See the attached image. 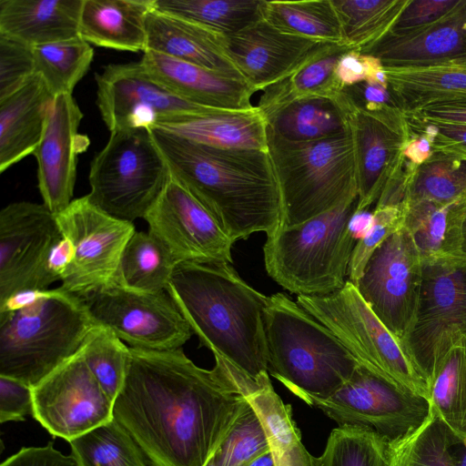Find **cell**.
I'll use <instances>...</instances> for the list:
<instances>
[{
	"label": "cell",
	"instance_id": "6da1fadb",
	"mask_svg": "<svg viewBox=\"0 0 466 466\" xmlns=\"http://www.w3.org/2000/svg\"><path fill=\"white\" fill-rule=\"evenodd\" d=\"M247 403L237 379L219 360L206 370L182 349L130 347L114 419L151 466H205Z\"/></svg>",
	"mask_w": 466,
	"mask_h": 466
},
{
	"label": "cell",
	"instance_id": "7a4b0ae2",
	"mask_svg": "<svg viewBox=\"0 0 466 466\" xmlns=\"http://www.w3.org/2000/svg\"><path fill=\"white\" fill-rule=\"evenodd\" d=\"M170 173L215 217L233 243L280 226L281 198L268 151L220 149L151 129Z\"/></svg>",
	"mask_w": 466,
	"mask_h": 466
},
{
	"label": "cell",
	"instance_id": "3957f363",
	"mask_svg": "<svg viewBox=\"0 0 466 466\" xmlns=\"http://www.w3.org/2000/svg\"><path fill=\"white\" fill-rule=\"evenodd\" d=\"M167 290L215 360L255 382L268 374V296L242 279L231 263H178Z\"/></svg>",
	"mask_w": 466,
	"mask_h": 466
},
{
	"label": "cell",
	"instance_id": "277c9868",
	"mask_svg": "<svg viewBox=\"0 0 466 466\" xmlns=\"http://www.w3.org/2000/svg\"><path fill=\"white\" fill-rule=\"evenodd\" d=\"M95 325L60 288L25 291L0 305V376L34 387L80 349Z\"/></svg>",
	"mask_w": 466,
	"mask_h": 466
},
{
	"label": "cell",
	"instance_id": "5b68a950",
	"mask_svg": "<svg viewBox=\"0 0 466 466\" xmlns=\"http://www.w3.org/2000/svg\"><path fill=\"white\" fill-rule=\"evenodd\" d=\"M265 331L268 372L307 404L335 392L360 366L327 327L284 293L268 297Z\"/></svg>",
	"mask_w": 466,
	"mask_h": 466
},
{
	"label": "cell",
	"instance_id": "8992f818",
	"mask_svg": "<svg viewBox=\"0 0 466 466\" xmlns=\"http://www.w3.org/2000/svg\"><path fill=\"white\" fill-rule=\"evenodd\" d=\"M358 197L291 228H279L263 247L268 275L298 296L321 297L344 287L359 238L352 228Z\"/></svg>",
	"mask_w": 466,
	"mask_h": 466
},
{
	"label": "cell",
	"instance_id": "52a82bcc",
	"mask_svg": "<svg viewBox=\"0 0 466 466\" xmlns=\"http://www.w3.org/2000/svg\"><path fill=\"white\" fill-rule=\"evenodd\" d=\"M268 151L280 192V228L298 227L358 197L350 128L310 142H291L268 134Z\"/></svg>",
	"mask_w": 466,
	"mask_h": 466
},
{
	"label": "cell",
	"instance_id": "ba28073f",
	"mask_svg": "<svg viewBox=\"0 0 466 466\" xmlns=\"http://www.w3.org/2000/svg\"><path fill=\"white\" fill-rule=\"evenodd\" d=\"M297 302L337 337L360 367L429 400L428 376L409 344L381 322L351 282L330 295L297 296Z\"/></svg>",
	"mask_w": 466,
	"mask_h": 466
},
{
	"label": "cell",
	"instance_id": "9c48e42d",
	"mask_svg": "<svg viewBox=\"0 0 466 466\" xmlns=\"http://www.w3.org/2000/svg\"><path fill=\"white\" fill-rule=\"evenodd\" d=\"M169 175L150 128L112 131L91 162L87 197L107 215L133 223L145 218Z\"/></svg>",
	"mask_w": 466,
	"mask_h": 466
},
{
	"label": "cell",
	"instance_id": "30bf717a",
	"mask_svg": "<svg viewBox=\"0 0 466 466\" xmlns=\"http://www.w3.org/2000/svg\"><path fill=\"white\" fill-rule=\"evenodd\" d=\"M78 298L95 324L131 348L177 350L193 333L167 290L141 292L116 281Z\"/></svg>",
	"mask_w": 466,
	"mask_h": 466
},
{
	"label": "cell",
	"instance_id": "8fae6325",
	"mask_svg": "<svg viewBox=\"0 0 466 466\" xmlns=\"http://www.w3.org/2000/svg\"><path fill=\"white\" fill-rule=\"evenodd\" d=\"M56 216L73 248L59 288L79 297L116 282L124 249L136 232L134 224L100 210L87 195L73 199Z\"/></svg>",
	"mask_w": 466,
	"mask_h": 466
},
{
	"label": "cell",
	"instance_id": "7c38bea8",
	"mask_svg": "<svg viewBox=\"0 0 466 466\" xmlns=\"http://www.w3.org/2000/svg\"><path fill=\"white\" fill-rule=\"evenodd\" d=\"M422 279V256L404 226L373 252L355 287L381 322L409 344Z\"/></svg>",
	"mask_w": 466,
	"mask_h": 466
},
{
	"label": "cell",
	"instance_id": "4fadbf2b",
	"mask_svg": "<svg viewBox=\"0 0 466 466\" xmlns=\"http://www.w3.org/2000/svg\"><path fill=\"white\" fill-rule=\"evenodd\" d=\"M315 406L340 425L369 429L389 442L418 429L431 404L425 398L404 392L359 366L351 378L325 398H312Z\"/></svg>",
	"mask_w": 466,
	"mask_h": 466
},
{
	"label": "cell",
	"instance_id": "5bb4252c",
	"mask_svg": "<svg viewBox=\"0 0 466 466\" xmlns=\"http://www.w3.org/2000/svg\"><path fill=\"white\" fill-rule=\"evenodd\" d=\"M63 238L43 203L14 202L0 211V305L25 291H42L47 260Z\"/></svg>",
	"mask_w": 466,
	"mask_h": 466
},
{
	"label": "cell",
	"instance_id": "9a60e30c",
	"mask_svg": "<svg viewBox=\"0 0 466 466\" xmlns=\"http://www.w3.org/2000/svg\"><path fill=\"white\" fill-rule=\"evenodd\" d=\"M33 417L68 442L114 419V401L80 351L32 387Z\"/></svg>",
	"mask_w": 466,
	"mask_h": 466
},
{
	"label": "cell",
	"instance_id": "2e32d148",
	"mask_svg": "<svg viewBox=\"0 0 466 466\" xmlns=\"http://www.w3.org/2000/svg\"><path fill=\"white\" fill-rule=\"evenodd\" d=\"M96 105L110 132L152 128L178 116L217 110L187 101L155 80L141 62L111 64L96 75Z\"/></svg>",
	"mask_w": 466,
	"mask_h": 466
},
{
	"label": "cell",
	"instance_id": "e0dca14e",
	"mask_svg": "<svg viewBox=\"0 0 466 466\" xmlns=\"http://www.w3.org/2000/svg\"><path fill=\"white\" fill-rule=\"evenodd\" d=\"M144 219L148 231L182 262L232 263L234 244L208 209L171 173Z\"/></svg>",
	"mask_w": 466,
	"mask_h": 466
},
{
	"label": "cell",
	"instance_id": "ac0fdd59",
	"mask_svg": "<svg viewBox=\"0 0 466 466\" xmlns=\"http://www.w3.org/2000/svg\"><path fill=\"white\" fill-rule=\"evenodd\" d=\"M82 118L83 113L72 95L55 96L42 138L33 153L43 204L55 215L73 201L77 156L89 145L88 137L78 132Z\"/></svg>",
	"mask_w": 466,
	"mask_h": 466
},
{
	"label": "cell",
	"instance_id": "d6986e66",
	"mask_svg": "<svg viewBox=\"0 0 466 466\" xmlns=\"http://www.w3.org/2000/svg\"><path fill=\"white\" fill-rule=\"evenodd\" d=\"M327 45L281 31L264 18L225 35L228 56L256 92L283 80Z\"/></svg>",
	"mask_w": 466,
	"mask_h": 466
},
{
	"label": "cell",
	"instance_id": "ffe728a7",
	"mask_svg": "<svg viewBox=\"0 0 466 466\" xmlns=\"http://www.w3.org/2000/svg\"><path fill=\"white\" fill-rule=\"evenodd\" d=\"M350 126L358 180L357 214L378 201L388 181L401 168L410 134L404 115L382 117L354 109Z\"/></svg>",
	"mask_w": 466,
	"mask_h": 466
},
{
	"label": "cell",
	"instance_id": "44dd1931",
	"mask_svg": "<svg viewBox=\"0 0 466 466\" xmlns=\"http://www.w3.org/2000/svg\"><path fill=\"white\" fill-rule=\"evenodd\" d=\"M452 327L466 333V272L444 258L423 261L419 312L409 346L427 376L438 337Z\"/></svg>",
	"mask_w": 466,
	"mask_h": 466
},
{
	"label": "cell",
	"instance_id": "7402d4cb",
	"mask_svg": "<svg viewBox=\"0 0 466 466\" xmlns=\"http://www.w3.org/2000/svg\"><path fill=\"white\" fill-rule=\"evenodd\" d=\"M362 54L384 67L417 66L466 60V0L438 20L409 29H391Z\"/></svg>",
	"mask_w": 466,
	"mask_h": 466
},
{
	"label": "cell",
	"instance_id": "603a6c76",
	"mask_svg": "<svg viewBox=\"0 0 466 466\" xmlns=\"http://www.w3.org/2000/svg\"><path fill=\"white\" fill-rule=\"evenodd\" d=\"M140 62L155 80L187 101L230 110L255 106L251 97L256 91L243 78L149 50L144 52Z\"/></svg>",
	"mask_w": 466,
	"mask_h": 466
},
{
	"label": "cell",
	"instance_id": "cb8c5ba5",
	"mask_svg": "<svg viewBox=\"0 0 466 466\" xmlns=\"http://www.w3.org/2000/svg\"><path fill=\"white\" fill-rule=\"evenodd\" d=\"M151 129L220 149L268 151V123L257 106L186 114L162 121Z\"/></svg>",
	"mask_w": 466,
	"mask_h": 466
},
{
	"label": "cell",
	"instance_id": "d4e9b609",
	"mask_svg": "<svg viewBox=\"0 0 466 466\" xmlns=\"http://www.w3.org/2000/svg\"><path fill=\"white\" fill-rule=\"evenodd\" d=\"M147 50L243 78L227 54L225 35L154 7L147 16Z\"/></svg>",
	"mask_w": 466,
	"mask_h": 466
},
{
	"label": "cell",
	"instance_id": "484cf974",
	"mask_svg": "<svg viewBox=\"0 0 466 466\" xmlns=\"http://www.w3.org/2000/svg\"><path fill=\"white\" fill-rule=\"evenodd\" d=\"M429 402L466 446V333L452 327L437 339L428 371Z\"/></svg>",
	"mask_w": 466,
	"mask_h": 466
},
{
	"label": "cell",
	"instance_id": "4316f807",
	"mask_svg": "<svg viewBox=\"0 0 466 466\" xmlns=\"http://www.w3.org/2000/svg\"><path fill=\"white\" fill-rule=\"evenodd\" d=\"M54 96L38 75L0 99V172L37 147Z\"/></svg>",
	"mask_w": 466,
	"mask_h": 466
},
{
	"label": "cell",
	"instance_id": "83f0119b",
	"mask_svg": "<svg viewBox=\"0 0 466 466\" xmlns=\"http://www.w3.org/2000/svg\"><path fill=\"white\" fill-rule=\"evenodd\" d=\"M83 0H0V35L30 46L79 36Z\"/></svg>",
	"mask_w": 466,
	"mask_h": 466
},
{
	"label": "cell",
	"instance_id": "f1b7e54d",
	"mask_svg": "<svg viewBox=\"0 0 466 466\" xmlns=\"http://www.w3.org/2000/svg\"><path fill=\"white\" fill-rule=\"evenodd\" d=\"M154 0H83L79 35L89 44L122 51L147 50V16Z\"/></svg>",
	"mask_w": 466,
	"mask_h": 466
},
{
	"label": "cell",
	"instance_id": "f546056e",
	"mask_svg": "<svg viewBox=\"0 0 466 466\" xmlns=\"http://www.w3.org/2000/svg\"><path fill=\"white\" fill-rule=\"evenodd\" d=\"M354 108L342 94L338 97H304L263 115L268 134L291 142H310L348 132Z\"/></svg>",
	"mask_w": 466,
	"mask_h": 466
},
{
	"label": "cell",
	"instance_id": "4dcf8cb0",
	"mask_svg": "<svg viewBox=\"0 0 466 466\" xmlns=\"http://www.w3.org/2000/svg\"><path fill=\"white\" fill-rule=\"evenodd\" d=\"M240 389L262 422L275 466H317V458L302 442L291 406L275 391L268 374L257 382H242Z\"/></svg>",
	"mask_w": 466,
	"mask_h": 466
},
{
	"label": "cell",
	"instance_id": "1f68e13d",
	"mask_svg": "<svg viewBox=\"0 0 466 466\" xmlns=\"http://www.w3.org/2000/svg\"><path fill=\"white\" fill-rule=\"evenodd\" d=\"M384 69L389 88L403 113L466 97V60Z\"/></svg>",
	"mask_w": 466,
	"mask_h": 466
},
{
	"label": "cell",
	"instance_id": "d6a6232c",
	"mask_svg": "<svg viewBox=\"0 0 466 466\" xmlns=\"http://www.w3.org/2000/svg\"><path fill=\"white\" fill-rule=\"evenodd\" d=\"M347 46L327 45L283 80L265 88L257 106L262 113L304 97H338L343 88L335 69Z\"/></svg>",
	"mask_w": 466,
	"mask_h": 466
},
{
	"label": "cell",
	"instance_id": "836d02e7",
	"mask_svg": "<svg viewBox=\"0 0 466 466\" xmlns=\"http://www.w3.org/2000/svg\"><path fill=\"white\" fill-rule=\"evenodd\" d=\"M262 14L266 21L281 31L321 43L347 46L332 0H263Z\"/></svg>",
	"mask_w": 466,
	"mask_h": 466
},
{
	"label": "cell",
	"instance_id": "e575fe53",
	"mask_svg": "<svg viewBox=\"0 0 466 466\" xmlns=\"http://www.w3.org/2000/svg\"><path fill=\"white\" fill-rule=\"evenodd\" d=\"M176 261L165 245L149 231H136L124 249L116 282L141 292L167 290Z\"/></svg>",
	"mask_w": 466,
	"mask_h": 466
},
{
	"label": "cell",
	"instance_id": "d590c367",
	"mask_svg": "<svg viewBox=\"0 0 466 466\" xmlns=\"http://www.w3.org/2000/svg\"><path fill=\"white\" fill-rule=\"evenodd\" d=\"M263 0H154V8L205 26L222 35L263 18Z\"/></svg>",
	"mask_w": 466,
	"mask_h": 466
},
{
	"label": "cell",
	"instance_id": "8d00e7d4",
	"mask_svg": "<svg viewBox=\"0 0 466 466\" xmlns=\"http://www.w3.org/2000/svg\"><path fill=\"white\" fill-rule=\"evenodd\" d=\"M460 439L431 405L424 422L414 431L389 442L388 466H457L453 448Z\"/></svg>",
	"mask_w": 466,
	"mask_h": 466
},
{
	"label": "cell",
	"instance_id": "74e56055",
	"mask_svg": "<svg viewBox=\"0 0 466 466\" xmlns=\"http://www.w3.org/2000/svg\"><path fill=\"white\" fill-rule=\"evenodd\" d=\"M348 46L366 51L395 25L409 0H332Z\"/></svg>",
	"mask_w": 466,
	"mask_h": 466
},
{
	"label": "cell",
	"instance_id": "f35d334b",
	"mask_svg": "<svg viewBox=\"0 0 466 466\" xmlns=\"http://www.w3.org/2000/svg\"><path fill=\"white\" fill-rule=\"evenodd\" d=\"M35 74L55 97L72 95L76 84L88 71L94 56L90 44L80 35L33 46Z\"/></svg>",
	"mask_w": 466,
	"mask_h": 466
},
{
	"label": "cell",
	"instance_id": "ab89813d",
	"mask_svg": "<svg viewBox=\"0 0 466 466\" xmlns=\"http://www.w3.org/2000/svg\"><path fill=\"white\" fill-rule=\"evenodd\" d=\"M77 466H147L146 456L116 420L69 441Z\"/></svg>",
	"mask_w": 466,
	"mask_h": 466
},
{
	"label": "cell",
	"instance_id": "60d3db41",
	"mask_svg": "<svg viewBox=\"0 0 466 466\" xmlns=\"http://www.w3.org/2000/svg\"><path fill=\"white\" fill-rule=\"evenodd\" d=\"M404 226L414 238L423 261L444 258L462 252V242L451 228L449 212L456 203L441 205L406 198Z\"/></svg>",
	"mask_w": 466,
	"mask_h": 466
},
{
	"label": "cell",
	"instance_id": "b9f144b4",
	"mask_svg": "<svg viewBox=\"0 0 466 466\" xmlns=\"http://www.w3.org/2000/svg\"><path fill=\"white\" fill-rule=\"evenodd\" d=\"M406 198L441 205L466 200V156L432 152L431 158L415 169Z\"/></svg>",
	"mask_w": 466,
	"mask_h": 466
},
{
	"label": "cell",
	"instance_id": "7bdbcfd3",
	"mask_svg": "<svg viewBox=\"0 0 466 466\" xmlns=\"http://www.w3.org/2000/svg\"><path fill=\"white\" fill-rule=\"evenodd\" d=\"M79 351L101 388L115 401L127 379L130 347L110 329L95 324Z\"/></svg>",
	"mask_w": 466,
	"mask_h": 466
},
{
	"label": "cell",
	"instance_id": "ee69618b",
	"mask_svg": "<svg viewBox=\"0 0 466 466\" xmlns=\"http://www.w3.org/2000/svg\"><path fill=\"white\" fill-rule=\"evenodd\" d=\"M389 441L374 431L355 425L331 431L317 466H388Z\"/></svg>",
	"mask_w": 466,
	"mask_h": 466
},
{
	"label": "cell",
	"instance_id": "f6af8a7d",
	"mask_svg": "<svg viewBox=\"0 0 466 466\" xmlns=\"http://www.w3.org/2000/svg\"><path fill=\"white\" fill-rule=\"evenodd\" d=\"M269 451L262 422L248 401L210 460L218 466H247Z\"/></svg>",
	"mask_w": 466,
	"mask_h": 466
},
{
	"label": "cell",
	"instance_id": "bcb514c9",
	"mask_svg": "<svg viewBox=\"0 0 466 466\" xmlns=\"http://www.w3.org/2000/svg\"><path fill=\"white\" fill-rule=\"evenodd\" d=\"M405 200L400 204H377L368 228L354 248L348 280L356 285L373 252L391 235L404 227Z\"/></svg>",
	"mask_w": 466,
	"mask_h": 466
},
{
	"label": "cell",
	"instance_id": "7dc6e473",
	"mask_svg": "<svg viewBox=\"0 0 466 466\" xmlns=\"http://www.w3.org/2000/svg\"><path fill=\"white\" fill-rule=\"evenodd\" d=\"M35 75L33 47L0 35V99L20 89Z\"/></svg>",
	"mask_w": 466,
	"mask_h": 466
},
{
	"label": "cell",
	"instance_id": "c3c4849f",
	"mask_svg": "<svg viewBox=\"0 0 466 466\" xmlns=\"http://www.w3.org/2000/svg\"><path fill=\"white\" fill-rule=\"evenodd\" d=\"M342 92L355 110L375 116H390L402 112L389 86L373 79L344 87Z\"/></svg>",
	"mask_w": 466,
	"mask_h": 466
},
{
	"label": "cell",
	"instance_id": "681fc988",
	"mask_svg": "<svg viewBox=\"0 0 466 466\" xmlns=\"http://www.w3.org/2000/svg\"><path fill=\"white\" fill-rule=\"evenodd\" d=\"M32 387L5 376H0V422L24 420L33 416Z\"/></svg>",
	"mask_w": 466,
	"mask_h": 466
},
{
	"label": "cell",
	"instance_id": "f907efd6",
	"mask_svg": "<svg viewBox=\"0 0 466 466\" xmlns=\"http://www.w3.org/2000/svg\"><path fill=\"white\" fill-rule=\"evenodd\" d=\"M382 66L378 58L350 49L339 57L335 73L339 85L344 88L373 79L375 72Z\"/></svg>",
	"mask_w": 466,
	"mask_h": 466
},
{
	"label": "cell",
	"instance_id": "816d5d0a",
	"mask_svg": "<svg viewBox=\"0 0 466 466\" xmlns=\"http://www.w3.org/2000/svg\"><path fill=\"white\" fill-rule=\"evenodd\" d=\"M460 0H409L392 29H409L432 23Z\"/></svg>",
	"mask_w": 466,
	"mask_h": 466
},
{
	"label": "cell",
	"instance_id": "f5cc1de1",
	"mask_svg": "<svg viewBox=\"0 0 466 466\" xmlns=\"http://www.w3.org/2000/svg\"><path fill=\"white\" fill-rule=\"evenodd\" d=\"M0 466H77L72 455H65L52 443L25 447L8 457Z\"/></svg>",
	"mask_w": 466,
	"mask_h": 466
},
{
	"label": "cell",
	"instance_id": "db71d44e",
	"mask_svg": "<svg viewBox=\"0 0 466 466\" xmlns=\"http://www.w3.org/2000/svg\"><path fill=\"white\" fill-rule=\"evenodd\" d=\"M404 113L431 120L466 125V97L435 102Z\"/></svg>",
	"mask_w": 466,
	"mask_h": 466
},
{
	"label": "cell",
	"instance_id": "11a10c76",
	"mask_svg": "<svg viewBox=\"0 0 466 466\" xmlns=\"http://www.w3.org/2000/svg\"><path fill=\"white\" fill-rule=\"evenodd\" d=\"M431 156V141L423 135L410 134V138L403 149L404 160L412 166L420 167L428 161Z\"/></svg>",
	"mask_w": 466,
	"mask_h": 466
},
{
	"label": "cell",
	"instance_id": "9f6ffc18",
	"mask_svg": "<svg viewBox=\"0 0 466 466\" xmlns=\"http://www.w3.org/2000/svg\"><path fill=\"white\" fill-rule=\"evenodd\" d=\"M449 218L452 226L463 229L466 223V200L453 205L449 212Z\"/></svg>",
	"mask_w": 466,
	"mask_h": 466
},
{
	"label": "cell",
	"instance_id": "6f0895ef",
	"mask_svg": "<svg viewBox=\"0 0 466 466\" xmlns=\"http://www.w3.org/2000/svg\"><path fill=\"white\" fill-rule=\"evenodd\" d=\"M247 466H275L271 451L261 454L251 461Z\"/></svg>",
	"mask_w": 466,
	"mask_h": 466
},
{
	"label": "cell",
	"instance_id": "680465c9",
	"mask_svg": "<svg viewBox=\"0 0 466 466\" xmlns=\"http://www.w3.org/2000/svg\"><path fill=\"white\" fill-rule=\"evenodd\" d=\"M444 259H447L451 264L455 265L461 270L466 272V254L461 252L453 256H450L447 258H444Z\"/></svg>",
	"mask_w": 466,
	"mask_h": 466
},
{
	"label": "cell",
	"instance_id": "91938a15",
	"mask_svg": "<svg viewBox=\"0 0 466 466\" xmlns=\"http://www.w3.org/2000/svg\"><path fill=\"white\" fill-rule=\"evenodd\" d=\"M461 447V452L458 453L454 451L457 466H466V446L462 444Z\"/></svg>",
	"mask_w": 466,
	"mask_h": 466
},
{
	"label": "cell",
	"instance_id": "94428289",
	"mask_svg": "<svg viewBox=\"0 0 466 466\" xmlns=\"http://www.w3.org/2000/svg\"><path fill=\"white\" fill-rule=\"evenodd\" d=\"M462 252L466 254V223L462 230Z\"/></svg>",
	"mask_w": 466,
	"mask_h": 466
},
{
	"label": "cell",
	"instance_id": "6125c7cd",
	"mask_svg": "<svg viewBox=\"0 0 466 466\" xmlns=\"http://www.w3.org/2000/svg\"><path fill=\"white\" fill-rule=\"evenodd\" d=\"M205 466H218L212 460H209V461Z\"/></svg>",
	"mask_w": 466,
	"mask_h": 466
}]
</instances>
